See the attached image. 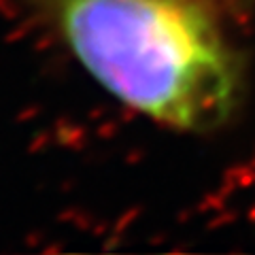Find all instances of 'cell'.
<instances>
[{
    "mask_svg": "<svg viewBox=\"0 0 255 255\" xmlns=\"http://www.w3.org/2000/svg\"><path fill=\"white\" fill-rule=\"evenodd\" d=\"M36 2L94 81L140 115L204 134L241 105V58L202 0Z\"/></svg>",
    "mask_w": 255,
    "mask_h": 255,
    "instance_id": "1",
    "label": "cell"
}]
</instances>
